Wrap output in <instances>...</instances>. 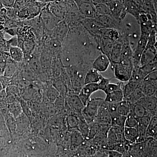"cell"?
Masks as SVG:
<instances>
[{
  "label": "cell",
  "instance_id": "1",
  "mask_svg": "<svg viewBox=\"0 0 157 157\" xmlns=\"http://www.w3.org/2000/svg\"><path fill=\"white\" fill-rule=\"evenodd\" d=\"M62 50L69 56L74 66L81 63L92 65L101 53L95 39L81 24L69 28Z\"/></svg>",
  "mask_w": 157,
  "mask_h": 157
},
{
  "label": "cell",
  "instance_id": "2",
  "mask_svg": "<svg viewBox=\"0 0 157 157\" xmlns=\"http://www.w3.org/2000/svg\"><path fill=\"white\" fill-rule=\"evenodd\" d=\"M65 68L71 82L70 93L78 95L84 86L86 75L92 68V65L81 63Z\"/></svg>",
  "mask_w": 157,
  "mask_h": 157
},
{
  "label": "cell",
  "instance_id": "3",
  "mask_svg": "<svg viewBox=\"0 0 157 157\" xmlns=\"http://www.w3.org/2000/svg\"><path fill=\"white\" fill-rule=\"evenodd\" d=\"M133 70L132 59L120 60L116 64L113 70L114 72V78L121 82H127L131 78Z\"/></svg>",
  "mask_w": 157,
  "mask_h": 157
},
{
  "label": "cell",
  "instance_id": "4",
  "mask_svg": "<svg viewBox=\"0 0 157 157\" xmlns=\"http://www.w3.org/2000/svg\"><path fill=\"white\" fill-rule=\"evenodd\" d=\"M104 102V99L101 98H90L82 111V115L88 124L94 122L98 109Z\"/></svg>",
  "mask_w": 157,
  "mask_h": 157
},
{
  "label": "cell",
  "instance_id": "5",
  "mask_svg": "<svg viewBox=\"0 0 157 157\" xmlns=\"http://www.w3.org/2000/svg\"><path fill=\"white\" fill-rule=\"evenodd\" d=\"M138 85L142 90L144 95L146 97L157 96V72L150 73Z\"/></svg>",
  "mask_w": 157,
  "mask_h": 157
},
{
  "label": "cell",
  "instance_id": "6",
  "mask_svg": "<svg viewBox=\"0 0 157 157\" xmlns=\"http://www.w3.org/2000/svg\"><path fill=\"white\" fill-rule=\"evenodd\" d=\"M65 106L70 109V113L82 115V111L85 106L78 97V95L68 93L65 97Z\"/></svg>",
  "mask_w": 157,
  "mask_h": 157
},
{
  "label": "cell",
  "instance_id": "7",
  "mask_svg": "<svg viewBox=\"0 0 157 157\" xmlns=\"http://www.w3.org/2000/svg\"><path fill=\"white\" fill-rule=\"evenodd\" d=\"M107 4L109 7L111 16L114 19L120 22H122L125 19L127 14L125 11L123 1L107 0Z\"/></svg>",
  "mask_w": 157,
  "mask_h": 157
},
{
  "label": "cell",
  "instance_id": "8",
  "mask_svg": "<svg viewBox=\"0 0 157 157\" xmlns=\"http://www.w3.org/2000/svg\"><path fill=\"white\" fill-rule=\"evenodd\" d=\"M70 4V1H52L49 2L48 6L49 11L55 17L63 20Z\"/></svg>",
  "mask_w": 157,
  "mask_h": 157
},
{
  "label": "cell",
  "instance_id": "9",
  "mask_svg": "<svg viewBox=\"0 0 157 157\" xmlns=\"http://www.w3.org/2000/svg\"><path fill=\"white\" fill-rule=\"evenodd\" d=\"M39 16L44 29L46 31L52 30L58 23L62 21L55 17L50 12L48 5L42 9Z\"/></svg>",
  "mask_w": 157,
  "mask_h": 157
},
{
  "label": "cell",
  "instance_id": "10",
  "mask_svg": "<svg viewBox=\"0 0 157 157\" xmlns=\"http://www.w3.org/2000/svg\"><path fill=\"white\" fill-rule=\"evenodd\" d=\"M139 7L140 13L149 14L152 22L157 25V1H135Z\"/></svg>",
  "mask_w": 157,
  "mask_h": 157
},
{
  "label": "cell",
  "instance_id": "11",
  "mask_svg": "<svg viewBox=\"0 0 157 157\" xmlns=\"http://www.w3.org/2000/svg\"><path fill=\"white\" fill-rule=\"evenodd\" d=\"M69 31V27L64 21H61L51 31H46V34L63 44Z\"/></svg>",
  "mask_w": 157,
  "mask_h": 157
},
{
  "label": "cell",
  "instance_id": "12",
  "mask_svg": "<svg viewBox=\"0 0 157 157\" xmlns=\"http://www.w3.org/2000/svg\"><path fill=\"white\" fill-rule=\"evenodd\" d=\"M79 12L84 18L94 19L97 17L95 8L92 1H74Z\"/></svg>",
  "mask_w": 157,
  "mask_h": 157
},
{
  "label": "cell",
  "instance_id": "13",
  "mask_svg": "<svg viewBox=\"0 0 157 157\" xmlns=\"http://www.w3.org/2000/svg\"><path fill=\"white\" fill-rule=\"evenodd\" d=\"M80 24L91 36L94 38L98 43L100 32L101 30L104 28L98 21L95 18H83L80 22Z\"/></svg>",
  "mask_w": 157,
  "mask_h": 157
},
{
  "label": "cell",
  "instance_id": "14",
  "mask_svg": "<svg viewBox=\"0 0 157 157\" xmlns=\"http://www.w3.org/2000/svg\"><path fill=\"white\" fill-rule=\"evenodd\" d=\"M63 44L46 34L42 42L43 48L53 57H59L61 52Z\"/></svg>",
  "mask_w": 157,
  "mask_h": 157
},
{
  "label": "cell",
  "instance_id": "15",
  "mask_svg": "<svg viewBox=\"0 0 157 157\" xmlns=\"http://www.w3.org/2000/svg\"><path fill=\"white\" fill-rule=\"evenodd\" d=\"M83 18H84L79 12L78 7L75 3L66 12L63 20L67 24L69 28H70L80 24V22Z\"/></svg>",
  "mask_w": 157,
  "mask_h": 157
},
{
  "label": "cell",
  "instance_id": "16",
  "mask_svg": "<svg viewBox=\"0 0 157 157\" xmlns=\"http://www.w3.org/2000/svg\"><path fill=\"white\" fill-rule=\"evenodd\" d=\"M95 19L104 28L114 29L121 31L122 27V22L114 19L111 15L98 16Z\"/></svg>",
  "mask_w": 157,
  "mask_h": 157
},
{
  "label": "cell",
  "instance_id": "17",
  "mask_svg": "<svg viewBox=\"0 0 157 157\" xmlns=\"http://www.w3.org/2000/svg\"><path fill=\"white\" fill-rule=\"evenodd\" d=\"M53 58L42 46L40 55V63L42 71L50 78H52L51 68Z\"/></svg>",
  "mask_w": 157,
  "mask_h": 157
},
{
  "label": "cell",
  "instance_id": "18",
  "mask_svg": "<svg viewBox=\"0 0 157 157\" xmlns=\"http://www.w3.org/2000/svg\"><path fill=\"white\" fill-rule=\"evenodd\" d=\"M157 44L147 43L140 59V67L147 64L157 59Z\"/></svg>",
  "mask_w": 157,
  "mask_h": 157
},
{
  "label": "cell",
  "instance_id": "19",
  "mask_svg": "<svg viewBox=\"0 0 157 157\" xmlns=\"http://www.w3.org/2000/svg\"><path fill=\"white\" fill-rule=\"evenodd\" d=\"M98 90L99 89L98 83H90L84 85L78 95L84 106L87 104L93 94Z\"/></svg>",
  "mask_w": 157,
  "mask_h": 157
},
{
  "label": "cell",
  "instance_id": "20",
  "mask_svg": "<svg viewBox=\"0 0 157 157\" xmlns=\"http://www.w3.org/2000/svg\"><path fill=\"white\" fill-rule=\"evenodd\" d=\"M94 122L104 125L111 126V117L106 108L105 101L98 109Z\"/></svg>",
  "mask_w": 157,
  "mask_h": 157
},
{
  "label": "cell",
  "instance_id": "21",
  "mask_svg": "<svg viewBox=\"0 0 157 157\" xmlns=\"http://www.w3.org/2000/svg\"><path fill=\"white\" fill-rule=\"evenodd\" d=\"M110 65L109 59L104 54L101 53L93 62L92 68L97 70L99 73L104 72L108 69Z\"/></svg>",
  "mask_w": 157,
  "mask_h": 157
},
{
  "label": "cell",
  "instance_id": "22",
  "mask_svg": "<svg viewBox=\"0 0 157 157\" xmlns=\"http://www.w3.org/2000/svg\"><path fill=\"white\" fill-rule=\"evenodd\" d=\"M157 96L152 97L143 96L137 103L143 106L149 112H157Z\"/></svg>",
  "mask_w": 157,
  "mask_h": 157
},
{
  "label": "cell",
  "instance_id": "23",
  "mask_svg": "<svg viewBox=\"0 0 157 157\" xmlns=\"http://www.w3.org/2000/svg\"><path fill=\"white\" fill-rule=\"evenodd\" d=\"M124 8L127 14H129L137 21L140 14V11L135 1L123 0Z\"/></svg>",
  "mask_w": 157,
  "mask_h": 157
},
{
  "label": "cell",
  "instance_id": "24",
  "mask_svg": "<svg viewBox=\"0 0 157 157\" xmlns=\"http://www.w3.org/2000/svg\"><path fill=\"white\" fill-rule=\"evenodd\" d=\"M113 41L108 38L99 37L98 43L101 53L104 54L109 59L112 51L113 44Z\"/></svg>",
  "mask_w": 157,
  "mask_h": 157
},
{
  "label": "cell",
  "instance_id": "25",
  "mask_svg": "<svg viewBox=\"0 0 157 157\" xmlns=\"http://www.w3.org/2000/svg\"><path fill=\"white\" fill-rule=\"evenodd\" d=\"M121 46L122 44L121 41H116L113 42V46L110 58H109L111 69L112 71L116 64L119 61Z\"/></svg>",
  "mask_w": 157,
  "mask_h": 157
},
{
  "label": "cell",
  "instance_id": "26",
  "mask_svg": "<svg viewBox=\"0 0 157 157\" xmlns=\"http://www.w3.org/2000/svg\"><path fill=\"white\" fill-rule=\"evenodd\" d=\"M124 136L125 139L130 145L138 143L139 136L137 128L125 127L124 128Z\"/></svg>",
  "mask_w": 157,
  "mask_h": 157
},
{
  "label": "cell",
  "instance_id": "27",
  "mask_svg": "<svg viewBox=\"0 0 157 157\" xmlns=\"http://www.w3.org/2000/svg\"><path fill=\"white\" fill-rule=\"evenodd\" d=\"M95 8L97 17L101 15H111L109 7L107 4V0L105 1H92Z\"/></svg>",
  "mask_w": 157,
  "mask_h": 157
},
{
  "label": "cell",
  "instance_id": "28",
  "mask_svg": "<svg viewBox=\"0 0 157 157\" xmlns=\"http://www.w3.org/2000/svg\"><path fill=\"white\" fill-rule=\"evenodd\" d=\"M157 70V59H155L152 61L143 66L139 67L138 70L139 74L143 79L147 75Z\"/></svg>",
  "mask_w": 157,
  "mask_h": 157
},
{
  "label": "cell",
  "instance_id": "29",
  "mask_svg": "<svg viewBox=\"0 0 157 157\" xmlns=\"http://www.w3.org/2000/svg\"><path fill=\"white\" fill-rule=\"evenodd\" d=\"M131 112L138 120L148 114L157 116V113L149 112L143 106L137 103L132 105Z\"/></svg>",
  "mask_w": 157,
  "mask_h": 157
},
{
  "label": "cell",
  "instance_id": "30",
  "mask_svg": "<svg viewBox=\"0 0 157 157\" xmlns=\"http://www.w3.org/2000/svg\"><path fill=\"white\" fill-rule=\"evenodd\" d=\"M102 75L97 70L91 68L86 75L84 84L90 83H98L101 80Z\"/></svg>",
  "mask_w": 157,
  "mask_h": 157
},
{
  "label": "cell",
  "instance_id": "31",
  "mask_svg": "<svg viewBox=\"0 0 157 157\" xmlns=\"http://www.w3.org/2000/svg\"><path fill=\"white\" fill-rule=\"evenodd\" d=\"M64 68L59 57H53L52 64V78L51 79L58 78Z\"/></svg>",
  "mask_w": 157,
  "mask_h": 157
},
{
  "label": "cell",
  "instance_id": "32",
  "mask_svg": "<svg viewBox=\"0 0 157 157\" xmlns=\"http://www.w3.org/2000/svg\"><path fill=\"white\" fill-rule=\"evenodd\" d=\"M123 93L121 89L106 94L104 101L107 103L117 104L124 100Z\"/></svg>",
  "mask_w": 157,
  "mask_h": 157
},
{
  "label": "cell",
  "instance_id": "33",
  "mask_svg": "<svg viewBox=\"0 0 157 157\" xmlns=\"http://www.w3.org/2000/svg\"><path fill=\"white\" fill-rule=\"evenodd\" d=\"M157 117H153L149 124L147 129L146 138H153L157 140Z\"/></svg>",
  "mask_w": 157,
  "mask_h": 157
},
{
  "label": "cell",
  "instance_id": "34",
  "mask_svg": "<svg viewBox=\"0 0 157 157\" xmlns=\"http://www.w3.org/2000/svg\"><path fill=\"white\" fill-rule=\"evenodd\" d=\"M9 52L13 61L17 63H24V54L22 49L17 47H9Z\"/></svg>",
  "mask_w": 157,
  "mask_h": 157
},
{
  "label": "cell",
  "instance_id": "35",
  "mask_svg": "<svg viewBox=\"0 0 157 157\" xmlns=\"http://www.w3.org/2000/svg\"><path fill=\"white\" fill-rule=\"evenodd\" d=\"M22 78L26 81L29 82L35 81L36 79V76L32 69L30 67L27 63H24L22 70H21Z\"/></svg>",
  "mask_w": 157,
  "mask_h": 157
},
{
  "label": "cell",
  "instance_id": "36",
  "mask_svg": "<svg viewBox=\"0 0 157 157\" xmlns=\"http://www.w3.org/2000/svg\"><path fill=\"white\" fill-rule=\"evenodd\" d=\"M76 129L80 132L85 140H87L89 135L90 126L89 124L82 117V115L79 117V123Z\"/></svg>",
  "mask_w": 157,
  "mask_h": 157
},
{
  "label": "cell",
  "instance_id": "37",
  "mask_svg": "<svg viewBox=\"0 0 157 157\" xmlns=\"http://www.w3.org/2000/svg\"><path fill=\"white\" fill-rule=\"evenodd\" d=\"M133 104L124 100L118 104L117 112L119 115L127 117L131 112Z\"/></svg>",
  "mask_w": 157,
  "mask_h": 157
},
{
  "label": "cell",
  "instance_id": "38",
  "mask_svg": "<svg viewBox=\"0 0 157 157\" xmlns=\"http://www.w3.org/2000/svg\"><path fill=\"white\" fill-rule=\"evenodd\" d=\"M143 96L144 95L142 92V90L138 84L134 91L128 97L124 100L128 101L131 104H134L137 103L140 98H142Z\"/></svg>",
  "mask_w": 157,
  "mask_h": 157
},
{
  "label": "cell",
  "instance_id": "39",
  "mask_svg": "<svg viewBox=\"0 0 157 157\" xmlns=\"http://www.w3.org/2000/svg\"><path fill=\"white\" fill-rule=\"evenodd\" d=\"M8 109L10 114L14 118H16L22 113V107L20 103L17 101L8 104Z\"/></svg>",
  "mask_w": 157,
  "mask_h": 157
},
{
  "label": "cell",
  "instance_id": "40",
  "mask_svg": "<svg viewBox=\"0 0 157 157\" xmlns=\"http://www.w3.org/2000/svg\"><path fill=\"white\" fill-rule=\"evenodd\" d=\"M138 83L129 80L126 82H123L122 90L124 99L128 97L137 87Z\"/></svg>",
  "mask_w": 157,
  "mask_h": 157
},
{
  "label": "cell",
  "instance_id": "41",
  "mask_svg": "<svg viewBox=\"0 0 157 157\" xmlns=\"http://www.w3.org/2000/svg\"><path fill=\"white\" fill-rule=\"evenodd\" d=\"M81 115H78L73 113H70L68 115L67 119V124L69 130L77 129L79 123V117Z\"/></svg>",
  "mask_w": 157,
  "mask_h": 157
},
{
  "label": "cell",
  "instance_id": "42",
  "mask_svg": "<svg viewBox=\"0 0 157 157\" xmlns=\"http://www.w3.org/2000/svg\"><path fill=\"white\" fill-rule=\"evenodd\" d=\"M71 131V143L73 146H78L84 142V138L77 129H73Z\"/></svg>",
  "mask_w": 157,
  "mask_h": 157
},
{
  "label": "cell",
  "instance_id": "43",
  "mask_svg": "<svg viewBox=\"0 0 157 157\" xmlns=\"http://www.w3.org/2000/svg\"><path fill=\"white\" fill-rule=\"evenodd\" d=\"M46 95L51 102H55L58 97L59 96V94L51 83L50 85H48L46 90Z\"/></svg>",
  "mask_w": 157,
  "mask_h": 157
},
{
  "label": "cell",
  "instance_id": "44",
  "mask_svg": "<svg viewBox=\"0 0 157 157\" xmlns=\"http://www.w3.org/2000/svg\"><path fill=\"white\" fill-rule=\"evenodd\" d=\"M127 117L117 114L114 117L111 118V126H115L124 129Z\"/></svg>",
  "mask_w": 157,
  "mask_h": 157
},
{
  "label": "cell",
  "instance_id": "45",
  "mask_svg": "<svg viewBox=\"0 0 157 157\" xmlns=\"http://www.w3.org/2000/svg\"><path fill=\"white\" fill-rule=\"evenodd\" d=\"M9 134V131L6 127L5 119L0 110V138L6 139Z\"/></svg>",
  "mask_w": 157,
  "mask_h": 157
},
{
  "label": "cell",
  "instance_id": "46",
  "mask_svg": "<svg viewBox=\"0 0 157 157\" xmlns=\"http://www.w3.org/2000/svg\"><path fill=\"white\" fill-rule=\"evenodd\" d=\"M138 123V120L130 112L128 115L127 116L125 127L128 128H137Z\"/></svg>",
  "mask_w": 157,
  "mask_h": 157
},
{
  "label": "cell",
  "instance_id": "47",
  "mask_svg": "<svg viewBox=\"0 0 157 157\" xmlns=\"http://www.w3.org/2000/svg\"><path fill=\"white\" fill-rule=\"evenodd\" d=\"M122 85L123 82H119L116 83H110V82L107 85L106 89L104 90V93H105V94H107L115 91L118 90H122Z\"/></svg>",
  "mask_w": 157,
  "mask_h": 157
},
{
  "label": "cell",
  "instance_id": "48",
  "mask_svg": "<svg viewBox=\"0 0 157 157\" xmlns=\"http://www.w3.org/2000/svg\"><path fill=\"white\" fill-rule=\"evenodd\" d=\"M22 113L16 118L17 121L16 122V128L19 130H22L27 125L28 121H27L26 118L25 117Z\"/></svg>",
  "mask_w": 157,
  "mask_h": 157
},
{
  "label": "cell",
  "instance_id": "49",
  "mask_svg": "<svg viewBox=\"0 0 157 157\" xmlns=\"http://www.w3.org/2000/svg\"><path fill=\"white\" fill-rule=\"evenodd\" d=\"M118 104H111L107 103L106 102V107L109 115L111 117V118L114 117L117 115V108Z\"/></svg>",
  "mask_w": 157,
  "mask_h": 157
},
{
  "label": "cell",
  "instance_id": "50",
  "mask_svg": "<svg viewBox=\"0 0 157 157\" xmlns=\"http://www.w3.org/2000/svg\"><path fill=\"white\" fill-rule=\"evenodd\" d=\"M113 78V77L107 78L102 76L100 82L98 83L99 90L104 91V90L107 87V85L110 83V82L111 81V79Z\"/></svg>",
  "mask_w": 157,
  "mask_h": 157
},
{
  "label": "cell",
  "instance_id": "51",
  "mask_svg": "<svg viewBox=\"0 0 157 157\" xmlns=\"http://www.w3.org/2000/svg\"><path fill=\"white\" fill-rule=\"evenodd\" d=\"M11 78L6 77L4 75L0 76V82L2 86L3 90H6V88L10 85Z\"/></svg>",
  "mask_w": 157,
  "mask_h": 157
},
{
  "label": "cell",
  "instance_id": "52",
  "mask_svg": "<svg viewBox=\"0 0 157 157\" xmlns=\"http://www.w3.org/2000/svg\"><path fill=\"white\" fill-rule=\"evenodd\" d=\"M6 44L9 48L11 47H17V36L12 37L9 40H6Z\"/></svg>",
  "mask_w": 157,
  "mask_h": 157
},
{
  "label": "cell",
  "instance_id": "53",
  "mask_svg": "<svg viewBox=\"0 0 157 157\" xmlns=\"http://www.w3.org/2000/svg\"><path fill=\"white\" fill-rule=\"evenodd\" d=\"M15 1H1V4L6 8H13Z\"/></svg>",
  "mask_w": 157,
  "mask_h": 157
},
{
  "label": "cell",
  "instance_id": "54",
  "mask_svg": "<svg viewBox=\"0 0 157 157\" xmlns=\"http://www.w3.org/2000/svg\"><path fill=\"white\" fill-rule=\"evenodd\" d=\"M108 157H122L123 156L122 154L115 151H108Z\"/></svg>",
  "mask_w": 157,
  "mask_h": 157
},
{
  "label": "cell",
  "instance_id": "55",
  "mask_svg": "<svg viewBox=\"0 0 157 157\" xmlns=\"http://www.w3.org/2000/svg\"><path fill=\"white\" fill-rule=\"evenodd\" d=\"M6 65V62L2 56V52L0 51V68L4 70Z\"/></svg>",
  "mask_w": 157,
  "mask_h": 157
},
{
  "label": "cell",
  "instance_id": "56",
  "mask_svg": "<svg viewBox=\"0 0 157 157\" xmlns=\"http://www.w3.org/2000/svg\"><path fill=\"white\" fill-rule=\"evenodd\" d=\"M5 33L4 31L0 30V44L4 45L6 44V40L5 38Z\"/></svg>",
  "mask_w": 157,
  "mask_h": 157
},
{
  "label": "cell",
  "instance_id": "57",
  "mask_svg": "<svg viewBox=\"0 0 157 157\" xmlns=\"http://www.w3.org/2000/svg\"><path fill=\"white\" fill-rule=\"evenodd\" d=\"M4 70L3 69L0 68V76L3 75V73H4Z\"/></svg>",
  "mask_w": 157,
  "mask_h": 157
},
{
  "label": "cell",
  "instance_id": "58",
  "mask_svg": "<svg viewBox=\"0 0 157 157\" xmlns=\"http://www.w3.org/2000/svg\"><path fill=\"white\" fill-rule=\"evenodd\" d=\"M3 90V87L2 86V85L1 84V82H0V92L2 90Z\"/></svg>",
  "mask_w": 157,
  "mask_h": 157
}]
</instances>
